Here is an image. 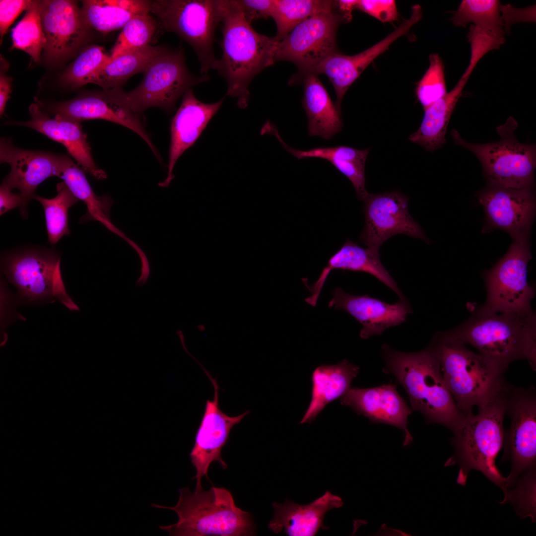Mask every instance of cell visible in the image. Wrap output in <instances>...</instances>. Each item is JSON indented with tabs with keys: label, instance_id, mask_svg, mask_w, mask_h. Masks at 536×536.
<instances>
[{
	"label": "cell",
	"instance_id": "obj_30",
	"mask_svg": "<svg viewBox=\"0 0 536 536\" xmlns=\"http://www.w3.org/2000/svg\"><path fill=\"white\" fill-rule=\"evenodd\" d=\"M303 77V105L308 118L309 135L330 139L342 129L341 112L317 75L308 73Z\"/></svg>",
	"mask_w": 536,
	"mask_h": 536
},
{
	"label": "cell",
	"instance_id": "obj_44",
	"mask_svg": "<svg viewBox=\"0 0 536 536\" xmlns=\"http://www.w3.org/2000/svg\"><path fill=\"white\" fill-rule=\"evenodd\" d=\"M19 207L21 215L26 218L28 213L24 201L21 195L15 193L12 190L1 184L0 187V214H3L6 212L15 207Z\"/></svg>",
	"mask_w": 536,
	"mask_h": 536
},
{
	"label": "cell",
	"instance_id": "obj_15",
	"mask_svg": "<svg viewBox=\"0 0 536 536\" xmlns=\"http://www.w3.org/2000/svg\"><path fill=\"white\" fill-rule=\"evenodd\" d=\"M214 388L212 400H207L203 416L197 431L194 446L189 454L191 462L196 470V489L202 488L201 478L208 479L207 472L210 464L217 462L221 468H227L221 457L223 447L227 442L232 427L239 423L250 412L249 410L236 416H230L219 406V387L215 379L203 368Z\"/></svg>",
	"mask_w": 536,
	"mask_h": 536
},
{
	"label": "cell",
	"instance_id": "obj_31",
	"mask_svg": "<svg viewBox=\"0 0 536 536\" xmlns=\"http://www.w3.org/2000/svg\"><path fill=\"white\" fill-rule=\"evenodd\" d=\"M151 0H86L81 8L84 20L92 29L107 32L123 28L136 15L149 13Z\"/></svg>",
	"mask_w": 536,
	"mask_h": 536
},
{
	"label": "cell",
	"instance_id": "obj_40",
	"mask_svg": "<svg viewBox=\"0 0 536 536\" xmlns=\"http://www.w3.org/2000/svg\"><path fill=\"white\" fill-rule=\"evenodd\" d=\"M504 494L502 504L510 503L521 518L536 520V469L522 474L515 484Z\"/></svg>",
	"mask_w": 536,
	"mask_h": 536
},
{
	"label": "cell",
	"instance_id": "obj_29",
	"mask_svg": "<svg viewBox=\"0 0 536 536\" xmlns=\"http://www.w3.org/2000/svg\"><path fill=\"white\" fill-rule=\"evenodd\" d=\"M359 369L345 359L335 365L317 367L312 375L311 400L299 423H311L328 404L343 396Z\"/></svg>",
	"mask_w": 536,
	"mask_h": 536
},
{
	"label": "cell",
	"instance_id": "obj_35",
	"mask_svg": "<svg viewBox=\"0 0 536 536\" xmlns=\"http://www.w3.org/2000/svg\"><path fill=\"white\" fill-rule=\"evenodd\" d=\"M11 37L12 48L24 51L35 62L40 61L46 43L41 20V0H34L12 29Z\"/></svg>",
	"mask_w": 536,
	"mask_h": 536
},
{
	"label": "cell",
	"instance_id": "obj_41",
	"mask_svg": "<svg viewBox=\"0 0 536 536\" xmlns=\"http://www.w3.org/2000/svg\"><path fill=\"white\" fill-rule=\"evenodd\" d=\"M382 22L397 19L398 11L395 0H359L356 8Z\"/></svg>",
	"mask_w": 536,
	"mask_h": 536
},
{
	"label": "cell",
	"instance_id": "obj_39",
	"mask_svg": "<svg viewBox=\"0 0 536 536\" xmlns=\"http://www.w3.org/2000/svg\"><path fill=\"white\" fill-rule=\"evenodd\" d=\"M429 66L415 88L417 100L424 110L447 93L443 62L437 54L429 57Z\"/></svg>",
	"mask_w": 536,
	"mask_h": 536
},
{
	"label": "cell",
	"instance_id": "obj_16",
	"mask_svg": "<svg viewBox=\"0 0 536 536\" xmlns=\"http://www.w3.org/2000/svg\"><path fill=\"white\" fill-rule=\"evenodd\" d=\"M53 110L56 115L80 123L87 120L102 119L125 126L138 134L158 157L140 116L129 107L121 87L81 95L57 105Z\"/></svg>",
	"mask_w": 536,
	"mask_h": 536
},
{
	"label": "cell",
	"instance_id": "obj_8",
	"mask_svg": "<svg viewBox=\"0 0 536 536\" xmlns=\"http://www.w3.org/2000/svg\"><path fill=\"white\" fill-rule=\"evenodd\" d=\"M517 127V121L509 117L496 128L500 140L487 143L469 142L454 129L451 134L456 144L470 150L477 157L491 185L531 189L536 169V146L517 139L515 131Z\"/></svg>",
	"mask_w": 536,
	"mask_h": 536
},
{
	"label": "cell",
	"instance_id": "obj_36",
	"mask_svg": "<svg viewBox=\"0 0 536 536\" xmlns=\"http://www.w3.org/2000/svg\"><path fill=\"white\" fill-rule=\"evenodd\" d=\"M501 6L497 0H463L454 11L451 21L457 27L472 23L480 28L504 31Z\"/></svg>",
	"mask_w": 536,
	"mask_h": 536
},
{
	"label": "cell",
	"instance_id": "obj_3",
	"mask_svg": "<svg viewBox=\"0 0 536 536\" xmlns=\"http://www.w3.org/2000/svg\"><path fill=\"white\" fill-rule=\"evenodd\" d=\"M536 314L500 313L481 307L454 329L456 339L472 345L479 353L504 372L509 364L526 359L536 369Z\"/></svg>",
	"mask_w": 536,
	"mask_h": 536
},
{
	"label": "cell",
	"instance_id": "obj_9",
	"mask_svg": "<svg viewBox=\"0 0 536 536\" xmlns=\"http://www.w3.org/2000/svg\"><path fill=\"white\" fill-rule=\"evenodd\" d=\"M209 79L207 75L197 76L190 72L182 50H166L149 64L140 83L131 91H125V97L138 116L152 107L170 111L188 89Z\"/></svg>",
	"mask_w": 536,
	"mask_h": 536
},
{
	"label": "cell",
	"instance_id": "obj_18",
	"mask_svg": "<svg viewBox=\"0 0 536 536\" xmlns=\"http://www.w3.org/2000/svg\"><path fill=\"white\" fill-rule=\"evenodd\" d=\"M41 20L46 39L44 53L52 61L73 52L85 42L91 29L73 0H41Z\"/></svg>",
	"mask_w": 536,
	"mask_h": 536
},
{
	"label": "cell",
	"instance_id": "obj_11",
	"mask_svg": "<svg viewBox=\"0 0 536 536\" xmlns=\"http://www.w3.org/2000/svg\"><path fill=\"white\" fill-rule=\"evenodd\" d=\"M505 415L510 418L505 430L503 460L510 461L507 489L524 473L536 469V393L535 388L515 387L509 383Z\"/></svg>",
	"mask_w": 536,
	"mask_h": 536
},
{
	"label": "cell",
	"instance_id": "obj_38",
	"mask_svg": "<svg viewBox=\"0 0 536 536\" xmlns=\"http://www.w3.org/2000/svg\"><path fill=\"white\" fill-rule=\"evenodd\" d=\"M110 60L103 47L92 45L85 49L62 76V81L72 88L87 84L88 79Z\"/></svg>",
	"mask_w": 536,
	"mask_h": 536
},
{
	"label": "cell",
	"instance_id": "obj_32",
	"mask_svg": "<svg viewBox=\"0 0 536 536\" xmlns=\"http://www.w3.org/2000/svg\"><path fill=\"white\" fill-rule=\"evenodd\" d=\"M166 50L160 46L148 45L119 56L110 60L93 73L88 79L87 84H96L103 90L121 87L133 75L143 73L153 60Z\"/></svg>",
	"mask_w": 536,
	"mask_h": 536
},
{
	"label": "cell",
	"instance_id": "obj_19",
	"mask_svg": "<svg viewBox=\"0 0 536 536\" xmlns=\"http://www.w3.org/2000/svg\"><path fill=\"white\" fill-rule=\"evenodd\" d=\"M63 155L42 151L21 149L13 145L10 138H1L0 161L10 167L2 185L17 189L25 206L34 195L37 187L47 178L58 176Z\"/></svg>",
	"mask_w": 536,
	"mask_h": 536
},
{
	"label": "cell",
	"instance_id": "obj_27",
	"mask_svg": "<svg viewBox=\"0 0 536 536\" xmlns=\"http://www.w3.org/2000/svg\"><path fill=\"white\" fill-rule=\"evenodd\" d=\"M58 177L64 180L79 200L85 203L87 211L80 218L81 223L91 220L100 222L125 240L134 249L140 258L145 256L142 249L112 223L110 210L113 200L108 195L97 196L91 188L83 171L69 157L63 155Z\"/></svg>",
	"mask_w": 536,
	"mask_h": 536
},
{
	"label": "cell",
	"instance_id": "obj_21",
	"mask_svg": "<svg viewBox=\"0 0 536 536\" xmlns=\"http://www.w3.org/2000/svg\"><path fill=\"white\" fill-rule=\"evenodd\" d=\"M340 403L367 417L372 423L399 428L404 434L403 446L413 441L407 428V418L412 409L398 393L396 384L390 383L373 388H350L340 398Z\"/></svg>",
	"mask_w": 536,
	"mask_h": 536
},
{
	"label": "cell",
	"instance_id": "obj_5",
	"mask_svg": "<svg viewBox=\"0 0 536 536\" xmlns=\"http://www.w3.org/2000/svg\"><path fill=\"white\" fill-rule=\"evenodd\" d=\"M179 497L172 507L151 504V507L170 509L178 516L176 523L160 526L173 536H248L255 534L251 515L235 504L231 492L223 487L208 490L189 488L178 490Z\"/></svg>",
	"mask_w": 536,
	"mask_h": 536
},
{
	"label": "cell",
	"instance_id": "obj_7",
	"mask_svg": "<svg viewBox=\"0 0 536 536\" xmlns=\"http://www.w3.org/2000/svg\"><path fill=\"white\" fill-rule=\"evenodd\" d=\"M225 5V0H151L150 12L165 30L176 33L193 48L201 75H207L217 69L213 43Z\"/></svg>",
	"mask_w": 536,
	"mask_h": 536
},
{
	"label": "cell",
	"instance_id": "obj_26",
	"mask_svg": "<svg viewBox=\"0 0 536 536\" xmlns=\"http://www.w3.org/2000/svg\"><path fill=\"white\" fill-rule=\"evenodd\" d=\"M378 250L363 248L347 239L340 249L329 259L318 280L312 285L305 283L311 293L305 301L315 306L325 282L334 269L362 271L368 273L384 283L399 296V299L407 300L396 281L380 261Z\"/></svg>",
	"mask_w": 536,
	"mask_h": 536
},
{
	"label": "cell",
	"instance_id": "obj_37",
	"mask_svg": "<svg viewBox=\"0 0 536 536\" xmlns=\"http://www.w3.org/2000/svg\"><path fill=\"white\" fill-rule=\"evenodd\" d=\"M157 23L149 14H138L122 28L110 55V60L149 45L156 29Z\"/></svg>",
	"mask_w": 536,
	"mask_h": 536
},
{
	"label": "cell",
	"instance_id": "obj_13",
	"mask_svg": "<svg viewBox=\"0 0 536 536\" xmlns=\"http://www.w3.org/2000/svg\"><path fill=\"white\" fill-rule=\"evenodd\" d=\"M347 22L335 8L313 15L295 26L278 42L275 62L295 64L304 75L336 50L338 26Z\"/></svg>",
	"mask_w": 536,
	"mask_h": 536
},
{
	"label": "cell",
	"instance_id": "obj_34",
	"mask_svg": "<svg viewBox=\"0 0 536 536\" xmlns=\"http://www.w3.org/2000/svg\"><path fill=\"white\" fill-rule=\"evenodd\" d=\"M57 195L52 199H46L34 195L33 199L42 205L45 216L48 241L56 244L64 235H69L68 227V209L79 200L72 194L64 182L56 186Z\"/></svg>",
	"mask_w": 536,
	"mask_h": 536
},
{
	"label": "cell",
	"instance_id": "obj_1",
	"mask_svg": "<svg viewBox=\"0 0 536 536\" xmlns=\"http://www.w3.org/2000/svg\"><path fill=\"white\" fill-rule=\"evenodd\" d=\"M383 372L393 375L405 390L411 408L427 423L438 424L454 432L466 414L457 407L443 378L438 359L431 347L414 352L382 346Z\"/></svg>",
	"mask_w": 536,
	"mask_h": 536
},
{
	"label": "cell",
	"instance_id": "obj_22",
	"mask_svg": "<svg viewBox=\"0 0 536 536\" xmlns=\"http://www.w3.org/2000/svg\"><path fill=\"white\" fill-rule=\"evenodd\" d=\"M333 298L329 307L345 310L362 325L360 336L368 339L379 335L388 328L401 325L412 313L408 301L400 300L390 304L365 294L354 295L346 293L340 287L333 290Z\"/></svg>",
	"mask_w": 536,
	"mask_h": 536
},
{
	"label": "cell",
	"instance_id": "obj_25",
	"mask_svg": "<svg viewBox=\"0 0 536 536\" xmlns=\"http://www.w3.org/2000/svg\"><path fill=\"white\" fill-rule=\"evenodd\" d=\"M343 504L340 497L329 491L307 505L287 500L283 504L274 502L273 517L268 527L275 534L282 532L290 536H315L320 529H329L323 524L327 512L342 507Z\"/></svg>",
	"mask_w": 536,
	"mask_h": 536
},
{
	"label": "cell",
	"instance_id": "obj_10",
	"mask_svg": "<svg viewBox=\"0 0 536 536\" xmlns=\"http://www.w3.org/2000/svg\"><path fill=\"white\" fill-rule=\"evenodd\" d=\"M528 238L514 239L505 255L484 274L486 300L483 309L500 313H529L535 289L527 281L532 259Z\"/></svg>",
	"mask_w": 536,
	"mask_h": 536
},
{
	"label": "cell",
	"instance_id": "obj_47",
	"mask_svg": "<svg viewBox=\"0 0 536 536\" xmlns=\"http://www.w3.org/2000/svg\"><path fill=\"white\" fill-rule=\"evenodd\" d=\"M197 329L200 332H204L206 331V329L205 326L203 324H200L198 325Z\"/></svg>",
	"mask_w": 536,
	"mask_h": 536
},
{
	"label": "cell",
	"instance_id": "obj_14",
	"mask_svg": "<svg viewBox=\"0 0 536 536\" xmlns=\"http://www.w3.org/2000/svg\"><path fill=\"white\" fill-rule=\"evenodd\" d=\"M363 201L365 223L360 239L368 248L379 250L384 242L397 234L427 242L423 230L409 214L408 199L402 193H369Z\"/></svg>",
	"mask_w": 536,
	"mask_h": 536
},
{
	"label": "cell",
	"instance_id": "obj_46",
	"mask_svg": "<svg viewBox=\"0 0 536 536\" xmlns=\"http://www.w3.org/2000/svg\"><path fill=\"white\" fill-rule=\"evenodd\" d=\"M358 0H334L335 9L342 14L347 22L352 19L351 12L356 8Z\"/></svg>",
	"mask_w": 536,
	"mask_h": 536
},
{
	"label": "cell",
	"instance_id": "obj_4",
	"mask_svg": "<svg viewBox=\"0 0 536 536\" xmlns=\"http://www.w3.org/2000/svg\"><path fill=\"white\" fill-rule=\"evenodd\" d=\"M222 21V55L216 70L226 81L227 94L236 98L238 106L244 109L250 100V83L274 63L278 41L257 32L236 0H225Z\"/></svg>",
	"mask_w": 536,
	"mask_h": 536
},
{
	"label": "cell",
	"instance_id": "obj_12",
	"mask_svg": "<svg viewBox=\"0 0 536 536\" xmlns=\"http://www.w3.org/2000/svg\"><path fill=\"white\" fill-rule=\"evenodd\" d=\"M1 270L17 288L22 302L48 300L64 288L60 256L51 249L28 248L13 251L3 258Z\"/></svg>",
	"mask_w": 536,
	"mask_h": 536
},
{
	"label": "cell",
	"instance_id": "obj_17",
	"mask_svg": "<svg viewBox=\"0 0 536 536\" xmlns=\"http://www.w3.org/2000/svg\"><path fill=\"white\" fill-rule=\"evenodd\" d=\"M486 220L483 230L500 229L514 239L528 238L536 209L531 189L491 185L479 196Z\"/></svg>",
	"mask_w": 536,
	"mask_h": 536
},
{
	"label": "cell",
	"instance_id": "obj_20",
	"mask_svg": "<svg viewBox=\"0 0 536 536\" xmlns=\"http://www.w3.org/2000/svg\"><path fill=\"white\" fill-rule=\"evenodd\" d=\"M421 19L420 14L412 11L405 20L392 32L369 48L357 54L347 56L337 52L328 56L308 73L327 75L334 87L336 100L335 105L341 112L343 97L351 84L366 67L400 37L406 35L411 28ZM306 74V73H305Z\"/></svg>",
	"mask_w": 536,
	"mask_h": 536
},
{
	"label": "cell",
	"instance_id": "obj_45",
	"mask_svg": "<svg viewBox=\"0 0 536 536\" xmlns=\"http://www.w3.org/2000/svg\"><path fill=\"white\" fill-rule=\"evenodd\" d=\"M12 78L4 73L3 70L0 68V115L1 117L4 114V111L6 103L9 99V94L11 92V82Z\"/></svg>",
	"mask_w": 536,
	"mask_h": 536
},
{
	"label": "cell",
	"instance_id": "obj_43",
	"mask_svg": "<svg viewBox=\"0 0 536 536\" xmlns=\"http://www.w3.org/2000/svg\"><path fill=\"white\" fill-rule=\"evenodd\" d=\"M246 20L250 23L271 17L274 0H236Z\"/></svg>",
	"mask_w": 536,
	"mask_h": 536
},
{
	"label": "cell",
	"instance_id": "obj_33",
	"mask_svg": "<svg viewBox=\"0 0 536 536\" xmlns=\"http://www.w3.org/2000/svg\"><path fill=\"white\" fill-rule=\"evenodd\" d=\"M335 9L334 0H274L271 17L277 33L274 38L281 40L295 26L309 17Z\"/></svg>",
	"mask_w": 536,
	"mask_h": 536
},
{
	"label": "cell",
	"instance_id": "obj_23",
	"mask_svg": "<svg viewBox=\"0 0 536 536\" xmlns=\"http://www.w3.org/2000/svg\"><path fill=\"white\" fill-rule=\"evenodd\" d=\"M31 119L27 122L8 121L5 124L18 125L34 129L62 144L70 155L86 172L97 180L107 178L106 173L95 163L87 136L80 122L60 115L49 117L41 110L39 105L29 107Z\"/></svg>",
	"mask_w": 536,
	"mask_h": 536
},
{
	"label": "cell",
	"instance_id": "obj_42",
	"mask_svg": "<svg viewBox=\"0 0 536 536\" xmlns=\"http://www.w3.org/2000/svg\"><path fill=\"white\" fill-rule=\"evenodd\" d=\"M33 1L31 0H0V43L3 35L14 20L23 10H26Z\"/></svg>",
	"mask_w": 536,
	"mask_h": 536
},
{
	"label": "cell",
	"instance_id": "obj_28",
	"mask_svg": "<svg viewBox=\"0 0 536 536\" xmlns=\"http://www.w3.org/2000/svg\"><path fill=\"white\" fill-rule=\"evenodd\" d=\"M478 61L470 58L469 64L460 79L442 98L424 109L423 118L418 130L409 140L432 152L446 142L445 135L451 115L462 96L464 88Z\"/></svg>",
	"mask_w": 536,
	"mask_h": 536
},
{
	"label": "cell",
	"instance_id": "obj_24",
	"mask_svg": "<svg viewBox=\"0 0 536 536\" xmlns=\"http://www.w3.org/2000/svg\"><path fill=\"white\" fill-rule=\"evenodd\" d=\"M223 101V99L212 103H203L195 97L192 89L183 95L171 125L167 176L164 181L158 184L159 186L166 187L170 184L174 177L173 170L177 161L198 139L220 108Z\"/></svg>",
	"mask_w": 536,
	"mask_h": 536
},
{
	"label": "cell",
	"instance_id": "obj_6",
	"mask_svg": "<svg viewBox=\"0 0 536 536\" xmlns=\"http://www.w3.org/2000/svg\"><path fill=\"white\" fill-rule=\"evenodd\" d=\"M439 363L444 382L458 408L466 414L498 390L504 372L467 348L449 332L434 334L428 345Z\"/></svg>",
	"mask_w": 536,
	"mask_h": 536
},
{
	"label": "cell",
	"instance_id": "obj_2",
	"mask_svg": "<svg viewBox=\"0 0 536 536\" xmlns=\"http://www.w3.org/2000/svg\"><path fill=\"white\" fill-rule=\"evenodd\" d=\"M508 383L505 382L494 393L477 406V413H467L450 439L455 450L444 466L458 464L459 471L457 482L466 484L469 472H481L492 482L507 490L506 478L495 465V459L503 447Z\"/></svg>",
	"mask_w": 536,
	"mask_h": 536
}]
</instances>
